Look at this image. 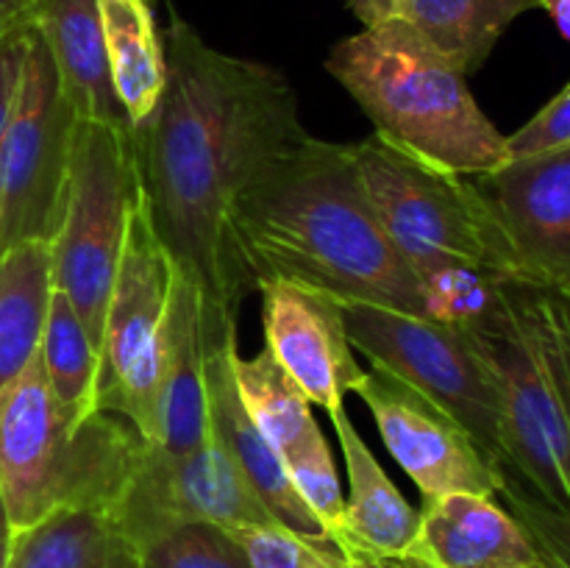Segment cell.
I'll return each instance as SVG.
<instances>
[{"label":"cell","instance_id":"obj_1","mask_svg":"<svg viewBox=\"0 0 570 568\" xmlns=\"http://www.w3.org/2000/svg\"><path fill=\"white\" fill-rule=\"evenodd\" d=\"M165 92L128 128L139 204L178 273L204 295L209 321L237 315L254 293L228 237L237 195L306 137L298 95L282 70L212 48L173 17Z\"/></svg>","mask_w":570,"mask_h":568},{"label":"cell","instance_id":"obj_2","mask_svg":"<svg viewBox=\"0 0 570 568\" xmlns=\"http://www.w3.org/2000/svg\"><path fill=\"white\" fill-rule=\"evenodd\" d=\"M228 237L254 290L287 278L337 301L426 317L421 278L379 223L348 145L306 134L276 156L234 200Z\"/></svg>","mask_w":570,"mask_h":568},{"label":"cell","instance_id":"obj_3","mask_svg":"<svg viewBox=\"0 0 570 568\" xmlns=\"http://www.w3.org/2000/svg\"><path fill=\"white\" fill-rule=\"evenodd\" d=\"M504 410L507 477L570 512V287L499 278L471 326Z\"/></svg>","mask_w":570,"mask_h":568},{"label":"cell","instance_id":"obj_4","mask_svg":"<svg viewBox=\"0 0 570 568\" xmlns=\"http://www.w3.org/2000/svg\"><path fill=\"white\" fill-rule=\"evenodd\" d=\"M326 70L356 100L373 134L460 176L510 161L507 137L468 87V76L406 20L362 28L332 48Z\"/></svg>","mask_w":570,"mask_h":568},{"label":"cell","instance_id":"obj_5","mask_svg":"<svg viewBox=\"0 0 570 568\" xmlns=\"http://www.w3.org/2000/svg\"><path fill=\"white\" fill-rule=\"evenodd\" d=\"M142 445V434L111 412L72 427L37 354L0 390V499L9 529L20 532L65 507L109 510Z\"/></svg>","mask_w":570,"mask_h":568},{"label":"cell","instance_id":"obj_6","mask_svg":"<svg viewBox=\"0 0 570 568\" xmlns=\"http://www.w3.org/2000/svg\"><path fill=\"white\" fill-rule=\"evenodd\" d=\"M348 148L379 223L421 282L454 267L521 276L471 176L406 154L379 134Z\"/></svg>","mask_w":570,"mask_h":568},{"label":"cell","instance_id":"obj_7","mask_svg":"<svg viewBox=\"0 0 570 568\" xmlns=\"http://www.w3.org/2000/svg\"><path fill=\"white\" fill-rule=\"evenodd\" d=\"M137 204L139 182L128 128L78 117L65 209L50 239V265L53 287L67 295L98 354L106 304Z\"/></svg>","mask_w":570,"mask_h":568},{"label":"cell","instance_id":"obj_8","mask_svg":"<svg viewBox=\"0 0 570 568\" xmlns=\"http://www.w3.org/2000/svg\"><path fill=\"white\" fill-rule=\"evenodd\" d=\"M356 351L449 412L504 473V410L471 334L410 312L343 301Z\"/></svg>","mask_w":570,"mask_h":568},{"label":"cell","instance_id":"obj_9","mask_svg":"<svg viewBox=\"0 0 570 568\" xmlns=\"http://www.w3.org/2000/svg\"><path fill=\"white\" fill-rule=\"evenodd\" d=\"M173 278L176 265L156 237L148 212L137 204L106 304L98 410L128 421L148 443L156 438L161 343Z\"/></svg>","mask_w":570,"mask_h":568},{"label":"cell","instance_id":"obj_10","mask_svg":"<svg viewBox=\"0 0 570 568\" xmlns=\"http://www.w3.org/2000/svg\"><path fill=\"white\" fill-rule=\"evenodd\" d=\"M76 120L48 45L33 26L20 98L0 137V254L56 237Z\"/></svg>","mask_w":570,"mask_h":568},{"label":"cell","instance_id":"obj_11","mask_svg":"<svg viewBox=\"0 0 570 568\" xmlns=\"http://www.w3.org/2000/svg\"><path fill=\"white\" fill-rule=\"evenodd\" d=\"M106 512L131 551L184 523H276L215 434L181 454L145 440L137 466Z\"/></svg>","mask_w":570,"mask_h":568},{"label":"cell","instance_id":"obj_12","mask_svg":"<svg viewBox=\"0 0 570 568\" xmlns=\"http://www.w3.org/2000/svg\"><path fill=\"white\" fill-rule=\"evenodd\" d=\"M384 445L417 484L423 501L449 493L499 496L504 473L482 445L434 401L395 373L373 365L356 388Z\"/></svg>","mask_w":570,"mask_h":568},{"label":"cell","instance_id":"obj_13","mask_svg":"<svg viewBox=\"0 0 570 568\" xmlns=\"http://www.w3.org/2000/svg\"><path fill=\"white\" fill-rule=\"evenodd\" d=\"M527 278L570 287V145L473 176Z\"/></svg>","mask_w":570,"mask_h":568},{"label":"cell","instance_id":"obj_14","mask_svg":"<svg viewBox=\"0 0 570 568\" xmlns=\"http://www.w3.org/2000/svg\"><path fill=\"white\" fill-rule=\"evenodd\" d=\"M265 349L295 379L312 407L326 412L345 407L365 368L356 362L345 326L343 301L287 278H267L259 287Z\"/></svg>","mask_w":570,"mask_h":568},{"label":"cell","instance_id":"obj_15","mask_svg":"<svg viewBox=\"0 0 570 568\" xmlns=\"http://www.w3.org/2000/svg\"><path fill=\"white\" fill-rule=\"evenodd\" d=\"M237 349V317H223L212 326L206 343V407H209L212 434L232 454L278 527L304 538L332 540L315 512L293 488L278 451L267 443L262 429L250 421L239 401L232 371V356Z\"/></svg>","mask_w":570,"mask_h":568},{"label":"cell","instance_id":"obj_16","mask_svg":"<svg viewBox=\"0 0 570 568\" xmlns=\"http://www.w3.org/2000/svg\"><path fill=\"white\" fill-rule=\"evenodd\" d=\"M237 317V315H228ZM223 321V317H220ZM204 312V295L176 271L161 343L159 399L154 445L181 454L212 438L206 407V343L215 323Z\"/></svg>","mask_w":570,"mask_h":568},{"label":"cell","instance_id":"obj_17","mask_svg":"<svg viewBox=\"0 0 570 568\" xmlns=\"http://www.w3.org/2000/svg\"><path fill=\"white\" fill-rule=\"evenodd\" d=\"M410 555L432 568H543L521 521L495 496L482 493L423 501Z\"/></svg>","mask_w":570,"mask_h":568},{"label":"cell","instance_id":"obj_18","mask_svg":"<svg viewBox=\"0 0 570 568\" xmlns=\"http://www.w3.org/2000/svg\"><path fill=\"white\" fill-rule=\"evenodd\" d=\"M33 26L48 45L76 115L131 128L111 87L98 0H33Z\"/></svg>","mask_w":570,"mask_h":568},{"label":"cell","instance_id":"obj_19","mask_svg":"<svg viewBox=\"0 0 570 568\" xmlns=\"http://www.w3.org/2000/svg\"><path fill=\"white\" fill-rule=\"evenodd\" d=\"M343 449L351 496L345 501V555L360 551L373 557H404L415 546L421 510L404 499L382 462L362 440L345 407L328 412Z\"/></svg>","mask_w":570,"mask_h":568},{"label":"cell","instance_id":"obj_20","mask_svg":"<svg viewBox=\"0 0 570 568\" xmlns=\"http://www.w3.org/2000/svg\"><path fill=\"white\" fill-rule=\"evenodd\" d=\"M3 568H134V551L104 507H65L11 532Z\"/></svg>","mask_w":570,"mask_h":568},{"label":"cell","instance_id":"obj_21","mask_svg":"<svg viewBox=\"0 0 570 568\" xmlns=\"http://www.w3.org/2000/svg\"><path fill=\"white\" fill-rule=\"evenodd\" d=\"M98 9L111 87L128 126H137L165 92V45L148 0H98Z\"/></svg>","mask_w":570,"mask_h":568},{"label":"cell","instance_id":"obj_22","mask_svg":"<svg viewBox=\"0 0 570 568\" xmlns=\"http://www.w3.org/2000/svg\"><path fill=\"white\" fill-rule=\"evenodd\" d=\"M50 295V243L33 239L0 254V390L39 354Z\"/></svg>","mask_w":570,"mask_h":568},{"label":"cell","instance_id":"obj_23","mask_svg":"<svg viewBox=\"0 0 570 568\" xmlns=\"http://www.w3.org/2000/svg\"><path fill=\"white\" fill-rule=\"evenodd\" d=\"M534 9H546V0H410L399 20L471 76L490 59L507 28Z\"/></svg>","mask_w":570,"mask_h":568},{"label":"cell","instance_id":"obj_24","mask_svg":"<svg viewBox=\"0 0 570 568\" xmlns=\"http://www.w3.org/2000/svg\"><path fill=\"white\" fill-rule=\"evenodd\" d=\"M232 371L245 412L278 451L282 462L321 438L323 432L312 415L309 399L278 365L271 349H262L254 356H239L237 349L232 356Z\"/></svg>","mask_w":570,"mask_h":568},{"label":"cell","instance_id":"obj_25","mask_svg":"<svg viewBox=\"0 0 570 568\" xmlns=\"http://www.w3.org/2000/svg\"><path fill=\"white\" fill-rule=\"evenodd\" d=\"M39 362H42L56 404L61 407L72 427H81L89 415L100 412V354L78 312L56 287L50 295L42 343H39Z\"/></svg>","mask_w":570,"mask_h":568},{"label":"cell","instance_id":"obj_26","mask_svg":"<svg viewBox=\"0 0 570 568\" xmlns=\"http://www.w3.org/2000/svg\"><path fill=\"white\" fill-rule=\"evenodd\" d=\"M134 568H254L220 523H184L134 551Z\"/></svg>","mask_w":570,"mask_h":568},{"label":"cell","instance_id":"obj_27","mask_svg":"<svg viewBox=\"0 0 570 568\" xmlns=\"http://www.w3.org/2000/svg\"><path fill=\"white\" fill-rule=\"evenodd\" d=\"M234 535L254 568H356L334 540L304 538L278 523H232Z\"/></svg>","mask_w":570,"mask_h":568},{"label":"cell","instance_id":"obj_28","mask_svg":"<svg viewBox=\"0 0 570 568\" xmlns=\"http://www.w3.org/2000/svg\"><path fill=\"white\" fill-rule=\"evenodd\" d=\"M284 468H287L289 482H293V488L298 490L304 505L315 512V518L321 521V527L326 529L328 538L343 549L345 499H343V490H340L337 468H334V457H332V449H328L326 438L321 434L315 443L301 449L298 454L287 457V460H284Z\"/></svg>","mask_w":570,"mask_h":568},{"label":"cell","instance_id":"obj_29","mask_svg":"<svg viewBox=\"0 0 570 568\" xmlns=\"http://www.w3.org/2000/svg\"><path fill=\"white\" fill-rule=\"evenodd\" d=\"M499 496L507 501V510L529 532L543 568H570V512L551 507L549 501L534 496L527 484L507 473Z\"/></svg>","mask_w":570,"mask_h":568},{"label":"cell","instance_id":"obj_30","mask_svg":"<svg viewBox=\"0 0 570 568\" xmlns=\"http://www.w3.org/2000/svg\"><path fill=\"white\" fill-rule=\"evenodd\" d=\"M570 145V81L557 92L538 115L523 123L515 134L507 137L510 159L543 154V150L568 148Z\"/></svg>","mask_w":570,"mask_h":568},{"label":"cell","instance_id":"obj_31","mask_svg":"<svg viewBox=\"0 0 570 568\" xmlns=\"http://www.w3.org/2000/svg\"><path fill=\"white\" fill-rule=\"evenodd\" d=\"M33 20L20 22L0 33V137L14 115L17 98H20L22 72H26L28 42H31Z\"/></svg>","mask_w":570,"mask_h":568},{"label":"cell","instance_id":"obj_32","mask_svg":"<svg viewBox=\"0 0 570 568\" xmlns=\"http://www.w3.org/2000/svg\"><path fill=\"white\" fill-rule=\"evenodd\" d=\"M410 0H348V9L365 28L399 20Z\"/></svg>","mask_w":570,"mask_h":568},{"label":"cell","instance_id":"obj_33","mask_svg":"<svg viewBox=\"0 0 570 568\" xmlns=\"http://www.w3.org/2000/svg\"><path fill=\"white\" fill-rule=\"evenodd\" d=\"M33 20V0H0V33Z\"/></svg>","mask_w":570,"mask_h":568},{"label":"cell","instance_id":"obj_34","mask_svg":"<svg viewBox=\"0 0 570 568\" xmlns=\"http://www.w3.org/2000/svg\"><path fill=\"white\" fill-rule=\"evenodd\" d=\"M356 557V568H432L426 566L417 557L404 555V557H373V555H360V551H351Z\"/></svg>","mask_w":570,"mask_h":568},{"label":"cell","instance_id":"obj_35","mask_svg":"<svg viewBox=\"0 0 570 568\" xmlns=\"http://www.w3.org/2000/svg\"><path fill=\"white\" fill-rule=\"evenodd\" d=\"M546 11L554 17L557 28L570 39V0H546Z\"/></svg>","mask_w":570,"mask_h":568},{"label":"cell","instance_id":"obj_36","mask_svg":"<svg viewBox=\"0 0 570 568\" xmlns=\"http://www.w3.org/2000/svg\"><path fill=\"white\" fill-rule=\"evenodd\" d=\"M11 529H9V518H6V507L3 499H0V538H9Z\"/></svg>","mask_w":570,"mask_h":568},{"label":"cell","instance_id":"obj_37","mask_svg":"<svg viewBox=\"0 0 570 568\" xmlns=\"http://www.w3.org/2000/svg\"><path fill=\"white\" fill-rule=\"evenodd\" d=\"M6 555H9V538H0V568H3Z\"/></svg>","mask_w":570,"mask_h":568}]
</instances>
